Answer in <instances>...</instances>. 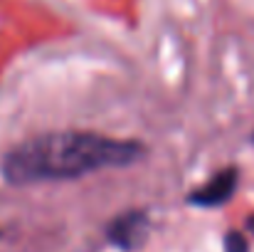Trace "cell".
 <instances>
[{
	"mask_svg": "<svg viewBox=\"0 0 254 252\" xmlns=\"http://www.w3.org/2000/svg\"><path fill=\"white\" fill-rule=\"evenodd\" d=\"M252 141H254V136H252Z\"/></svg>",
	"mask_w": 254,
	"mask_h": 252,
	"instance_id": "8992f818",
	"label": "cell"
},
{
	"mask_svg": "<svg viewBox=\"0 0 254 252\" xmlns=\"http://www.w3.org/2000/svg\"><path fill=\"white\" fill-rule=\"evenodd\" d=\"M146 156L141 141L91 131H55L27 139L2 156V178L12 185L72 180L104 168H126Z\"/></svg>",
	"mask_w": 254,
	"mask_h": 252,
	"instance_id": "6da1fadb",
	"label": "cell"
},
{
	"mask_svg": "<svg viewBox=\"0 0 254 252\" xmlns=\"http://www.w3.org/2000/svg\"><path fill=\"white\" fill-rule=\"evenodd\" d=\"M252 228H254V220H252Z\"/></svg>",
	"mask_w": 254,
	"mask_h": 252,
	"instance_id": "5b68a950",
	"label": "cell"
},
{
	"mask_svg": "<svg viewBox=\"0 0 254 252\" xmlns=\"http://www.w3.org/2000/svg\"><path fill=\"white\" fill-rule=\"evenodd\" d=\"M237 180H240V173L237 168H225L220 170L215 178H210L202 188L192 190L188 195V203L197 205V208H217L222 203H227L235 190H237Z\"/></svg>",
	"mask_w": 254,
	"mask_h": 252,
	"instance_id": "7a4b0ae2",
	"label": "cell"
},
{
	"mask_svg": "<svg viewBox=\"0 0 254 252\" xmlns=\"http://www.w3.org/2000/svg\"><path fill=\"white\" fill-rule=\"evenodd\" d=\"M148 235V218L141 210H131L119 215L111 225H109V240L121 248V250H136L143 245Z\"/></svg>",
	"mask_w": 254,
	"mask_h": 252,
	"instance_id": "3957f363",
	"label": "cell"
},
{
	"mask_svg": "<svg viewBox=\"0 0 254 252\" xmlns=\"http://www.w3.org/2000/svg\"><path fill=\"white\" fill-rule=\"evenodd\" d=\"M225 250L227 252H247V240L240 235V233H227L225 238Z\"/></svg>",
	"mask_w": 254,
	"mask_h": 252,
	"instance_id": "277c9868",
	"label": "cell"
}]
</instances>
